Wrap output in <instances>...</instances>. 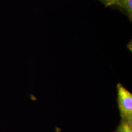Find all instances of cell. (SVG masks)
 Returning <instances> with one entry per match:
<instances>
[{"instance_id": "1", "label": "cell", "mask_w": 132, "mask_h": 132, "mask_svg": "<svg viewBox=\"0 0 132 132\" xmlns=\"http://www.w3.org/2000/svg\"><path fill=\"white\" fill-rule=\"evenodd\" d=\"M118 104L121 119L132 122V94L122 84L117 85Z\"/></svg>"}, {"instance_id": "2", "label": "cell", "mask_w": 132, "mask_h": 132, "mask_svg": "<svg viewBox=\"0 0 132 132\" xmlns=\"http://www.w3.org/2000/svg\"><path fill=\"white\" fill-rule=\"evenodd\" d=\"M116 7L124 12L131 22L132 20V0H117Z\"/></svg>"}, {"instance_id": "3", "label": "cell", "mask_w": 132, "mask_h": 132, "mask_svg": "<svg viewBox=\"0 0 132 132\" xmlns=\"http://www.w3.org/2000/svg\"><path fill=\"white\" fill-rule=\"evenodd\" d=\"M113 132H132V122L121 119L119 124Z\"/></svg>"}, {"instance_id": "4", "label": "cell", "mask_w": 132, "mask_h": 132, "mask_svg": "<svg viewBox=\"0 0 132 132\" xmlns=\"http://www.w3.org/2000/svg\"><path fill=\"white\" fill-rule=\"evenodd\" d=\"M105 5V7H116L117 0H97Z\"/></svg>"}]
</instances>
